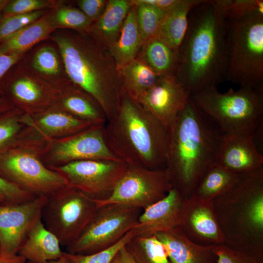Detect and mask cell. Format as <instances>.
<instances>
[{
	"label": "cell",
	"instance_id": "f1b7e54d",
	"mask_svg": "<svg viewBox=\"0 0 263 263\" xmlns=\"http://www.w3.org/2000/svg\"><path fill=\"white\" fill-rule=\"evenodd\" d=\"M138 56L159 76L176 74L178 50L172 48L157 36L144 42Z\"/></svg>",
	"mask_w": 263,
	"mask_h": 263
},
{
	"label": "cell",
	"instance_id": "5bb4252c",
	"mask_svg": "<svg viewBox=\"0 0 263 263\" xmlns=\"http://www.w3.org/2000/svg\"><path fill=\"white\" fill-rule=\"evenodd\" d=\"M47 196L0 206V254L15 255L35 224L41 219Z\"/></svg>",
	"mask_w": 263,
	"mask_h": 263
},
{
	"label": "cell",
	"instance_id": "277c9868",
	"mask_svg": "<svg viewBox=\"0 0 263 263\" xmlns=\"http://www.w3.org/2000/svg\"><path fill=\"white\" fill-rule=\"evenodd\" d=\"M104 133L110 150L128 166L166 168L167 130L123 90L115 113L104 125Z\"/></svg>",
	"mask_w": 263,
	"mask_h": 263
},
{
	"label": "cell",
	"instance_id": "f546056e",
	"mask_svg": "<svg viewBox=\"0 0 263 263\" xmlns=\"http://www.w3.org/2000/svg\"><path fill=\"white\" fill-rule=\"evenodd\" d=\"M118 69L123 90L136 99L160 77L139 56Z\"/></svg>",
	"mask_w": 263,
	"mask_h": 263
},
{
	"label": "cell",
	"instance_id": "f35d334b",
	"mask_svg": "<svg viewBox=\"0 0 263 263\" xmlns=\"http://www.w3.org/2000/svg\"><path fill=\"white\" fill-rule=\"evenodd\" d=\"M52 0H8L3 8V16L23 14L39 10H51L62 2Z\"/></svg>",
	"mask_w": 263,
	"mask_h": 263
},
{
	"label": "cell",
	"instance_id": "6da1fadb",
	"mask_svg": "<svg viewBox=\"0 0 263 263\" xmlns=\"http://www.w3.org/2000/svg\"><path fill=\"white\" fill-rule=\"evenodd\" d=\"M228 53L226 21L213 0H204L189 14L188 30L178 49L175 76L190 95L217 88L225 80Z\"/></svg>",
	"mask_w": 263,
	"mask_h": 263
},
{
	"label": "cell",
	"instance_id": "7a4b0ae2",
	"mask_svg": "<svg viewBox=\"0 0 263 263\" xmlns=\"http://www.w3.org/2000/svg\"><path fill=\"white\" fill-rule=\"evenodd\" d=\"M50 37L67 78L91 96L107 120L115 113L123 91L119 69L108 49L86 32L59 29Z\"/></svg>",
	"mask_w": 263,
	"mask_h": 263
},
{
	"label": "cell",
	"instance_id": "cb8c5ba5",
	"mask_svg": "<svg viewBox=\"0 0 263 263\" xmlns=\"http://www.w3.org/2000/svg\"><path fill=\"white\" fill-rule=\"evenodd\" d=\"M132 6L130 0H108L103 12L87 33L100 45L108 49L117 39Z\"/></svg>",
	"mask_w": 263,
	"mask_h": 263
},
{
	"label": "cell",
	"instance_id": "30bf717a",
	"mask_svg": "<svg viewBox=\"0 0 263 263\" xmlns=\"http://www.w3.org/2000/svg\"><path fill=\"white\" fill-rule=\"evenodd\" d=\"M142 211L119 204L98 207L78 238L66 247L67 252L88 255L111 247L137 226Z\"/></svg>",
	"mask_w": 263,
	"mask_h": 263
},
{
	"label": "cell",
	"instance_id": "c3c4849f",
	"mask_svg": "<svg viewBox=\"0 0 263 263\" xmlns=\"http://www.w3.org/2000/svg\"><path fill=\"white\" fill-rule=\"evenodd\" d=\"M46 263H69L67 252H64L62 255L58 259L52 260Z\"/></svg>",
	"mask_w": 263,
	"mask_h": 263
},
{
	"label": "cell",
	"instance_id": "9c48e42d",
	"mask_svg": "<svg viewBox=\"0 0 263 263\" xmlns=\"http://www.w3.org/2000/svg\"><path fill=\"white\" fill-rule=\"evenodd\" d=\"M98 207L95 199L67 186L47 196L41 220L61 246L67 247L78 238Z\"/></svg>",
	"mask_w": 263,
	"mask_h": 263
},
{
	"label": "cell",
	"instance_id": "7402d4cb",
	"mask_svg": "<svg viewBox=\"0 0 263 263\" xmlns=\"http://www.w3.org/2000/svg\"><path fill=\"white\" fill-rule=\"evenodd\" d=\"M154 235L164 246L171 263H207L208 258L215 253V246L193 243L178 226Z\"/></svg>",
	"mask_w": 263,
	"mask_h": 263
},
{
	"label": "cell",
	"instance_id": "d4e9b609",
	"mask_svg": "<svg viewBox=\"0 0 263 263\" xmlns=\"http://www.w3.org/2000/svg\"><path fill=\"white\" fill-rule=\"evenodd\" d=\"M132 5L117 39L108 49L118 68L138 57L144 43L137 22L136 6Z\"/></svg>",
	"mask_w": 263,
	"mask_h": 263
},
{
	"label": "cell",
	"instance_id": "4fadbf2b",
	"mask_svg": "<svg viewBox=\"0 0 263 263\" xmlns=\"http://www.w3.org/2000/svg\"><path fill=\"white\" fill-rule=\"evenodd\" d=\"M104 125H93L71 135L46 141L42 161L51 168L82 160H120L106 144Z\"/></svg>",
	"mask_w": 263,
	"mask_h": 263
},
{
	"label": "cell",
	"instance_id": "f907efd6",
	"mask_svg": "<svg viewBox=\"0 0 263 263\" xmlns=\"http://www.w3.org/2000/svg\"><path fill=\"white\" fill-rule=\"evenodd\" d=\"M111 263H121V261H120L119 256V252L116 255V256L114 258V259H113Z\"/></svg>",
	"mask_w": 263,
	"mask_h": 263
},
{
	"label": "cell",
	"instance_id": "7c38bea8",
	"mask_svg": "<svg viewBox=\"0 0 263 263\" xmlns=\"http://www.w3.org/2000/svg\"><path fill=\"white\" fill-rule=\"evenodd\" d=\"M128 167L121 160H89L49 168L60 175L68 186L102 200L111 195Z\"/></svg>",
	"mask_w": 263,
	"mask_h": 263
},
{
	"label": "cell",
	"instance_id": "8992f818",
	"mask_svg": "<svg viewBox=\"0 0 263 263\" xmlns=\"http://www.w3.org/2000/svg\"><path fill=\"white\" fill-rule=\"evenodd\" d=\"M198 108L222 133H239L255 135L263 117V86L240 87L221 93L209 87L190 95Z\"/></svg>",
	"mask_w": 263,
	"mask_h": 263
},
{
	"label": "cell",
	"instance_id": "816d5d0a",
	"mask_svg": "<svg viewBox=\"0 0 263 263\" xmlns=\"http://www.w3.org/2000/svg\"><path fill=\"white\" fill-rule=\"evenodd\" d=\"M27 263H32V262H29V261H27Z\"/></svg>",
	"mask_w": 263,
	"mask_h": 263
},
{
	"label": "cell",
	"instance_id": "d6a6232c",
	"mask_svg": "<svg viewBox=\"0 0 263 263\" xmlns=\"http://www.w3.org/2000/svg\"><path fill=\"white\" fill-rule=\"evenodd\" d=\"M63 2L48 12L53 28L87 32L93 22L79 9L63 5Z\"/></svg>",
	"mask_w": 263,
	"mask_h": 263
},
{
	"label": "cell",
	"instance_id": "681fc988",
	"mask_svg": "<svg viewBox=\"0 0 263 263\" xmlns=\"http://www.w3.org/2000/svg\"><path fill=\"white\" fill-rule=\"evenodd\" d=\"M8 1V0H0V13L2 12Z\"/></svg>",
	"mask_w": 263,
	"mask_h": 263
},
{
	"label": "cell",
	"instance_id": "8fae6325",
	"mask_svg": "<svg viewBox=\"0 0 263 263\" xmlns=\"http://www.w3.org/2000/svg\"><path fill=\"white\" fill-rule=\"evenodd\" d=\"M171 188L166 168L128 166L111 195L104 200H95L98 207L119 204L144 210L164 198Z\"/></svg>",
	"mask_w": 263,
	"mask_h": 263
},
{
	"label": "cell",
	"instance_id": "603a6c76",
	"mask_svg": "<svg viewBox=\"0 0 263 263\" xmlns=\"http://www.w3.org/2000/svg\"><path fill=\"white\" fill-rule=\"evenodd\" d=\"M60 247L57 238L40 219L28 234L18 254L33 263H46L62 255Z\"/></svg>",
	"mask_w": 263,
	"mask_h": 263
},
{
	"label": "cell",
	"instance_id": "7dc6e473",
	"mask_svg": "<svg viewBox=\"0 0 263 263\" xmlns=\"http://www.w3.org/2000/svg\"><path fill=\"white\" fill-rule=\"evenodd\" d=\"M14 107V105L6 98L0 96V114Z\"/></svg>",
	"mask_w": 263,
	"mask_h": 263
},
{
	"label": "cell",
	"instance_id": "8d00e7d4",
	"mask_svg": "<svg viewBox=\"0 0 263 263\" xmlns=\"http://www.w3.org/2000/svg\"><path fill=\"white\" fill-rule=\"evenodd\" d=\"M135 236L133 229L113 245L93 254L78 255L67 252L69 263H111L120 249Z\"/></svg>",
	"mask_w": 263,
	"mask_h": 263
},
{
	"label": "cell",
	"instance_id": "2e32d148",
	"mask_svg": "<svg viewBox=\"0 0 263 263\" xmlns=\"http://www.w3.org/2000/svg\"><path fill=\"white\" fill-rule=\"evenodd\" d=\"M178 227L191 241L202 246H215L224 244L212 201L185 200Z\"/></svg>",
	"mask_w": 263,
	"mask_h": 263
},
{
	"label": "cell",
	"instance_id": "ffe728a7",
	"mask_svg": "<svg viewBox=\"0 0 263 263\" xmlns=\"http://www.w3.org/2000/svg\"><path fill=\"white\" fill-rule=\"evenodd\" d=\"M185 200L172 188L164 198L143 210L134 228L136 236H150L177 227Z\"/></svg>",
	"mask_w": 263,
	"mask_h": 263
},
{
	"label": "cell",
	"instance_id": "484cf974",
	"mask_svg": "<svg viewBox=\"0 0 263 263\" xmlns=\"http://www.w3.org/2000/svg\"><path fill=\"white\" fill-rule=\"evenodd\" d=\"M204 0H179L167 12L157 36L172 48L178 50L188 30L190 11Z\"/></svg>",
	"mask_w": 263,
	"mask_h": 263
},
{
	"label": "cell",
	"instance_id": "ba28073f",
	"mask_svg": "<svg viewBox=\"0 0 263 263\" xmlns=\"http://www.w3.org/2000/svg\"><path fill=\"white\" fill-rule=\"evenodd\" d=\"M228 64L225 80L257 88L263 82V14L226 21Z\"/></svg>",
	"mask_w": 263,
	"mask_h": 263
},
{
	"label": "cell",
	"instance_id": "60d3db41",
	"mask_svg": "<svg viewBox=\"0 0 263 263\" xmlns=\"http://www.w3.org/2000/svg\"><path fill=\"white\" fill-rule=\"evenodd\" d=\"M214 250L217 257L216 263H253L252 261L254 259L225 244L215 246Z\"/></svg>",
	"mask_w": 263,
	"mask_h": 263
},
{
	"label": "cell",
	"instance_id": "3957f363",
	"mask_svg": "<svg viewBox=\"0 0 263 263\" xmlns=\"http://www.w3.org/2000/svg\"><path fill=\"white\" fill-rule=\"evenodd\" d=\"M222 132L189 98L168 130L166 165L172 188L189 198L208 167L216 161Z\"/></svg>",
	"mask_w": 263,
	"mask_h": 263
},
{
	"label": "cell",
	"instance_id": "836d02e7",
	"mask_svg": "<svg viewBox=\"0 0 263 263\" xmlns=\"http://www.w3.org/2000/svg\"><path fill=\"white\" fill-rule=\"evenodd\" d=\"M131 4L136 6L137 22L144 42L157 36L167 12L145 3Z\"/></svg>",
	"mask_w": 263,
	"mask_h": 263
},
{
	"label": "cell",
	"instance_id": "ac0fdd59",
	"mask_svg": "<svg viewBox=\"0 0 263 263\" xmlns=\"http://www.w3.org/2000/svg\"><path fill=\"white\" fill-rule=\"evenodd\" d=\"M21 122L24 134L45 141L71 135L94 125L53 106L33 113H23Z\"/></svg>",
	"mask_w": 263,
	"mask_h": 263
},
{
	"label": "cell",
	"instance_id": "4316f807",
	"mask_svg": "<svg viewBox=\"0 0 263 263\" xmlns=\"http://www.w3.org/2000/svg\"><path fill=\"white\" fill-rule=\"evenodd\" d=\"M25 26L0 44V53L25 54L36 44L49 37L55 31L50 23L49 12Z\"/></svg>",
	"mask_w": 263,
	"mask_h": 263
},
{
	"label": "cell",
	"instance_id": "ee69618b",
	"mask_svg": "<svg viewBox=\"0 0 263 263\" xmlns=\"http://www.w3.org/2000/svg\"><path fill=\"white\" fill-rule=\"evenodd\" d=\"M179 0H131L132 3H143L152 5L166 12L173 7Z\"/></svg>",
	"mask_w": 263,
	"mask_h": 263
},
{
	"label": "cell",
	"instance_id": "5b68a950",
	"mask_svg": "<svg viewBox=\"0 0 263 263\" xmlns=\"http://www.w3.org/2000/svg\"><path fill=\"white\" fill-rule=\"evenodd\" d=\"M212 204L224 244L250 257L261 256L263 249V167L240 175L234 186L214 199Z\"/></svg>",
	"mask_w": 263,
	"mask_h": 263
},
{
	"label": "cell",
	"instance_id": "b9f144b4",
	"mask_svg": "<svg viewBox=\"0 0 263 263\" xmlns=\"http://www.w3.org/2000/svg\"><path fill=\"white\" fill-rule=\"evenodd\" d=\"M108 0H79L77 1L79 9L93 22L103 12Z\"/></svg>",
	"mask_w": 263,
	"mask_h": 263
},
{
	"label": "cell",
	"instance_id": "e575fe53",
	"mask_svg": "<svg viewBox=\"0 0 263 263\" xmlns=\"http://www.w3.org/2000/svg\"><path fill=\"white\" fill-rule=\"evenodd\" d=\"M221 17L226 21L256 14H263V0H213Z\"/></svg>",
	"mask_w": 263,
	"mask_h": 263
},
{
	"label": "cell",
	"instance_id": "1f68e13d",
	"mask_svg": "<svg viewBox=\"0 0 263 263\" xmlns=\"http://www.w3.org/2000/svg\"><path fill=\"white\" fill-rule=\"evenodd\" d=\"M125 247L136 263H170L164 246L155 235L135 236Z\"/></svg>",
	"mask_w": 263,
	"mask_h": 263
},
{
	"label": "cell",
	"instance_id": "d590c367",
	"mask_svg": "<svg viewBox=\"0 0 263 263\" xmlns=\"http://www.w3.org/2000/svg\"><path fill=\"white\" fill-rule=\"evenodd\" d=\"M23 113L14 107L0 114V152L13 143L24 128Z\"/></svg>",
	"mask_w": 263,
	"mask_h": 263
},
{
	"label": "cell",
	"instance_id": "7bdbcfd3",
	"mask_svg": "<svg viewBox=\"0 0 263 263\" xmlns=\"http://www.w3.org/2000/svg\"><path fill=\"white\" fill-rule=\"evenodd\" d=\"M24 54H5L0 53V96H3L1 79L8 70L21 59Z\"/></svg>",
	"mask_w": 263,
	"mask_h": 263
},
{
	"label": "cell",
	"instance_id": "bcb514c9",
	"mask_svg": "<svg viewBox=\"0 0 263 263\" xmlns=\"http://www.w3.org/2000/svg\"><path fill=\"white\" fill-rule=\"evenodd\" d=\"M119 256L121 263H136L132 255L126 249L125 246L119 251Z\"/></svg>",
	"mask_w": 263,
	"mask_h": 263
},
{
	"label": "cell",
	"instance_id": "f6af8a7d",
	"mask_svg": "<svg viewBox=\"0 0 263 263\" xmlns=\"http://www.w3.org/2000/svg\"><path fill=\"white\" fill-rule=\"evenodd\" d=\"M27 262L24 258L18 254L4 255L0 254V263H27Z\"/></svg>",
	"mask_w": 263,
	"mask_h": 263
},
{
	"label": "cell",
	"instance_id": "52a82bcc",
	"mask_svg": "<svg viewBox=\"0 0 263 263\" xmlns=\"http://www.w3.org/2000/svg\"><path fill=\"white\" fill-rule=\"evenodd\" d=\"M45 143L21 131L11 146L0 152V174L36 196H48L67 186L65 179L42 161Z\"/></svg>",
	"mask_w": 263,
	"mask_h": 263
},
{
	"label": "cell",
	"instance_id": "9a60e30c",
	"mask_svg": "<svg viewBox=\"0 0 263 263\" xmlns=\"http://www.w3.org/2000/svg\"><path fill=\"white\" fill-rule=\"evenodd\" d=\"M190 94L175 75L160 76L137 100L168 131L187 105Z\"/></svg>",
	"mask_w": 263,
	"mask_h": 263
},
{
	"label": "cell",
	"instance_id": "d6986e66",
	"mask_svg": "<svg viewBox=\"0 0 263 263\" xmlns=\"http://www.w3.org/2000/svg\"><path fill=\"white\" fill-rule=\"evenodd\" d=\"M254 135L222 133L217 152V163L241 175L263 167V156L259 151Z\"/></svg>",
	"mask_w": 263,
	"mask_h": 263
},
{
	"label": "cell",
	"instance_id": "ab89813d",
	"mask_svg": "<svg viewBox=\"0 0 263 263\" xmlns=\"http://www.w3.org/2000/svg\"><path fill=\"white\" fill-rule=\"evenodd\" d=\"M36 197L0 174V206L23 203Z\"/></svg>",
	"mask_w": 263,
	"mask_h": 263
},
{
	"label": "cell",
	"instance_id": "83f0119b",
	"mask_svg": "<svg viewBox=\"0 0 263 263\" xmlns=\"http://www.w3.org/2000/svg\"><path fill=\"white\" fill-rule=\"evenodd\" d=\"M239 176L214 162L208 167L191 196L212 202L231 188Z\"/></svg>",
	"mask_w": 263,
	"mask_h": 263
},
{
	"label": "cell",
	"instance_id": "44dd1931",
	"mask_svg": "<svg viewBox=\"0 0 263 263\" xmlns=\"http://www.w3.org/2000/svg\"><path fill=\"white\" fill-rule=\"evenodd\" d=\"M55 88L53 106L94 125L106 123V115L97 102L68 79L55 85Z\"/></svg>",
	"mask_w": 263,
	"mask_h": 263
},
{
	"label": "cell",
	"instance_id": "4dcf8cb0",
	"mask_svg": "<svg viewBox=\"0 0 263 263\" xmlns=\"http://www.w3.org/2000/svg\"><path fill=\"white\" fill-rule=\"evenodd\" d=\"M29 68L35 75L53 85L67 79L59 52L50 44L38 48L34 53Z\"/></svg>",
	"mask_w": 263,
	"mask_h": 263
},
{
	"label": "cell",
	"instance_id": "74e56055",
	"mask_svg": "<svg viewBox=\"0 0 263 263\" xmlns=\"http://www.w3.org/2000/svg\"><path fill=\"white\" fill-rule=\"evenodd\" d=\"M48 10H39L31 13L2 16L0 18V42L2 43L25 26L36 21Z\"/></svg>",
	"mask_w": 263,
	"mask_h": 263
},
{
	"label": "cell",
	"instance_id": "e0dca14e",
	"mask_svg": "<svg viewBox=\"0 0 263 263\" xmlns=\"http://www.w3.org/2000/svg\"><path fill=\"white\" fill-rule=\"evenodd\" d=\"M18 68L6 86L8 100L24 113H33L52 106L55 86L35 75L25 66Z\"/></svg>",
	"mask_w": 263,
	"mask_h": 263
}]
</instances>
